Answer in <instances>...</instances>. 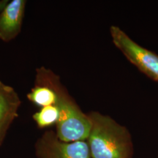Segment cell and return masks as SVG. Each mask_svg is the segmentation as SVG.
Listing matches in <instances>:
<instances>
[{
	"mask_svg": "<svg viewBox=\"0 0 158 158\" xmlns=\"http://www.w3.org/2000/svg\"><path fill=\"white\" fill-rule=\"evenodd\" d=\"M59 118V110L56 106H49L41 108L33 115V118L40 128L50 127L57 123Z\"/></svg>",
	"mask_w": 158,
	"mask_h": 158,
	"instance_id": "obj_7",
	"label": "cell"
},
{
	"mask_svg": "<svg viewBox=\"0 0 158 158\" xmlns=\"http://www.w3.org/2000/svg\"><path fill=\"white\" fill-rule=\"evenodd\" d=\"M26 1L13 0L7 4L0 13V40L9 42L21 31Z\"/></svg>",
	"mask_w": 158,
	"mask_h": 158,
	"instance_id": "obj_5",
	"label": "cell"
},
{
	"mask_svg": "<svg viewBox=\"0 0 158 158\" xmlns=\"http://www.w3.org/2000/svg\"><path fill=\"white\" fill-rule=\"evenodd\" d=\"M157 158H158V156H157Z\"/></svg>",
	"mask_w": 158,
	"mask_h": 158,
	"instance_id": "obj_9",
	"label": "cell"
},
{
	"mask_svg": "<svg viewBox=\"0 0 158 158\" xmlns=\"http://www.w3.org/2000/svg\"><path fill=\"white\" fill-rule=\"evenodd\" d=\"M39 158H90V150L85 141L64 142L56 134L48 131L39 138L35 145Z\"/></svg>",
	"mask_w": 158,
	"mask_h": 158,
	"instance_id": "obj_4",
	"label": "cell"
},
{
	"mask_svg": "<svg viewBox=\"0 0 158 158\" xmlns=\"http://www.w3.org/2000/svg\"><path fill=\"white\" fill-rule=\"evenodd\" d=\"M21 104L19 97L13 87L0 81V142L15 118Z\"/></svg>",
	"mask_w": 158,
	"mask_h": 158,
	"instance_id": "obj_6",
	"label": "cell"
},
{
	"mask_svg": "<svg viewBox=\"0 0 158 158\" xmlns=\"http://www.w3.org/2000/svg\"><path fill=\"white\" fill-rule=\"evenodd\" d=\"M113 42L142 73L158 82V56L133 41L119 27H110Z\"/></svg>",
	"mask_w": 158,
	"mask_h": 158,
	"instance_id": "obj_3",
	"label": "cell"
},
{
	"mask_svg": "<svg viewBox=\"0 0 158 158\" xmlns=\"http://www.w3.org/2000/svg\"><path fill=\"white\" fill-rule=\"evenodd\" d=\"M56 106L59 110L56 133L59 139L64 142L87 139L92 127L89 117L83 113L61 86L58 90Z\"/></svg>",
	"mask_w": 158,
	"mask_h": 158,
	"instance_id": "obj_2",
	"label": "cell"
},
{
	"mask_svg": "<svg viewBox=\"0 0 158 158\" xmlns=\"http://www.w3.org/2000/svg\"><path fill=\"white\" fill-rule=\"evenodd\" d=\"M0 144H1V142H0Z\"/></svg>",
	"mask_w": 158,
	"mask_h": 158,
	"instance_id": "obj_8",
	"label": "cell"
},
{
	"mask_svg": "<svg viewBox=\"0 0 158 158\" xmlns=\"http://www.w3.org/2000/svg\"><path fill=\"white\" fill-rule=\"evenodd\" d=\"M92 124L88 145L92 158H131L133 143L127 130L109 116L88 114Z\"/></svg>",
	"mask_w": 158,
	"mask_h": 158,
	"instance_id": "obj_1",
	"label": "cell"
}]
</instances>
